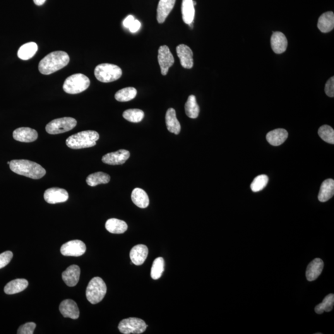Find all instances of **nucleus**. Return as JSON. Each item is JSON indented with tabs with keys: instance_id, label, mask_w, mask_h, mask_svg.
<instances>
[{
	"instance_id": "f257e3e1",
	"label": "nucleus",
	"mask_w": 334,
	"mask_h": 334,
	"mask_svg": "<svg viewBox=\"0 0 334 334\" xmlns=\"http://www.w3.org/2000/svg\"><path fill=\"white\" fill-rule=\"evenodd\" d=\"M69 62V57L66 52H53L41 60L38 64V70L42 74L49 75L64 68Z\"/></svg>"
},
{
	"instance_id": "f03ea898",
	"label": "nucleus",
	"mask_w": 334,
	"mask_h": 334,
	"mask_svg": "<svg viewBox=\"0 0 334 334\" xmlns=\"http://www.w3.org/2000/svg\"><path fill=\"white\" fill-rule=\"evenodd\" d=\"M9 165L12 172L32 179H42L46 174L42 166L28 160H13Z\"/></svg>"
},
{
	"instance_id": "7ed1b4c3",
	"label": "nucleus",
	"mask_w": 334,
	"mask_h": 334,
	"mask_svg": "<svg viewBox=\"0 0 334 334\" xmlns=\"http://www.w3.org/2000/svg\"><path fill=\"white\" fill-rule=\"evenodd\" d=\"M99 139V134L95 131H84L69 136L66 144L73 150L92 148L96 145Z\"/></svg>"
},
{
	"instance_id": "20e7f679",
	"label": "nucleus",
	"mask_w": 334,
	"mask_h": 334,
	"mask_svg": "<svg viewBox=\"0 0 334 334\" xmlns=\"http://www.w3.org/2000/svg\"><path fill=\"white\" fill-rule=\"evenodd\" d=\"M90 79L85 74L78 73L68 77L64 81L62 89L69 94H76L88 90L90 86Z\"/></svg>"
},
{
	"instance_id": "39448f33",
	"label": "nucleus",
	"mask_w": 334,
	"mask_h": 334,
	"mask_svg": "<svg viewBox=\"0 0 334 334\" xmlns=\"http://www.w3.org/2000/svg\"><path fill=\"white\" fill-rule=\"evenodd\" d=\"M107 290V285L102 278L93 277L88 285L86 297L91 304H97L105 297Z\"/></svg>"
},
{
	"instance_id": "423d86ee",
	"label": "nucleus",
	"mask_w": 334,
	"mask_h": 334,
	"mask_svg": "<svg viewBox=\"0 0 334 334\" xmlns=\"http://www.w3.org/2000/svg\"><path fill=\"white\" fill-rule=\"evenodd\" d=\"M95 78L102 83H111L121 78L122 70L119 66L110 63H103L96 66Z\"/></svg>"
},
{
	"instance_id": "0eeeda50",
	"label": "nucleus",
	"mask_w": 334,
	"mask_h": 334,
	"mask_svg": "<svg viewBox=\"0 0 334 334\" xmlns=\"http://www.w3.org/2000/svg\"><path fill=\"white\" fill-rule=\"evenodd\" d=\"M77 125V121L73 118L64 117L50 121L46 126V131L50 134H58L71 131Z\"/></svg>"
},
{
	"instance_id": "6e6552de",
	"label": "nucleus",
	"mask_w": 334,
	"mask_h": 334,
	"mask_svg": "<svg viewBox=\"0 0 334 334\" xmlns=\"http://www.w3.org/2000/svg\"><path fill=\"white\" fill-rule=\"evenodd\" d=\"M147 324L143 319L129 318L120 322L119 329L120 333L124 334L143 333L147 329Z\"/></svg>"
},
{
	"instance_id": "1a4fd4ad",
	"label": "nucleus",
	"mask_w": 334,
	"mask_h": 334,
	"mask_svg": "<svg viewBox=\"0 0 334 334\" xmlns=\"http://www.w3.org/2000/svg\"><path fill=\"white\" fill-rule=\"evenodd\" d=\"M158 61L160 65L161 74L163 76L167 75L169 68L175 62L174 57L167 45H163L158 49Z\"/></svg>"
},
{
	"instance_id": "9d476101",
	"label": "nucleus",
	"mask_w": 334,
	"mask_h": 334,
	"mask_svg": "<svg viewBox=\"0 0 334 334\" xmlns=\"http://www.w3.org/2000/svg\"><path fill=\"white\" fill-rule=\"evenodd\" d=\"M61 253L65 256L79 257L86 253V244L80 240H72L61 247Z\"/></svg>"
},
{
	"instance_id": "9b49d317",
	"label": "nucleus",
	"mask_w": 334,
	"mask_h": 334,
	"mask_svg": "<svg viewBox=\"0 0 334 334\" xmlns=\"http://www.w3.org/2000/svg\"><path fill=\"white\" fill-rule=\"evenodd\" d=\"M44 196L47 203L52 204L64 203L69 198L68 192L59 187H52L47 189Z\"/></svg>"
},
{
	"instance_id": "f8f14e48",
	"label": "nucleus",
	"mask_w": 334,
	"mask_h": 334,
	"mask_svg": "<svg viewBox=\"0 0 334 334\" xmlns=\"http://www.w3.org/2000/svg\"><path fill=\"white\" fill-rule=\"evenodd\" d=\"M130 157V153L128 151L120 150L117 152H110L103 155L102 162L110 165H119L124 164Z\"/></svg>"
},
{
	"instance_id": "ddd939ff",
	"label": "nucleus",
	"mask_w": 334,
	"mask_h": 334,
	"mask_svg": "<svg viewBox=\"0 0 334 334\" xmlns=\"http://www.w3.org/2000/svg\"><path fill=\"white\" fill-rule=\"evenodd\" d=\"M177 53L182 67L186 69L193 68V52L190 48L186 45L180 44L177 47Z\"/></svg>"
},
{
	"instance_id": "4468645a",
	"label": "nucleus",
	"mask_w": 334,
	"mask_h": 334,
	"mask_svg": "<svg viewBox=\"0 0 334 334\" xmlns=\"http://www.w3.org/2000/svg\"><path fill=\"white\" fill-rule=\"evenodd\" d=\"M13 136L15 140L22 143H32L38 138L37 131L28 127H22L15 129Z\"/></svg>"
},
{
	"instance_id": "2eb2a0df",
	"label": "nucleus",
	"mask_w": 334,
	"mask_h": 334,
	"mask_svg": "<svg viewBox=\"0 0 334 334\" xmlns=\"http://www.w3.org/2000/svg\"><path fill=\"white\" fill-rule=\"evenodd\" d=\"M59 308L60 312L64 318L76 319L79 317L78 305L73 300H64L60 304Z\"/></svg>"
},
{
	"instance_id": "dca6fc26",
	"label": "nucleus",
	"mask_w": 334,
	"mask_h": 334,
	"mask_svg": "<svg viewBox=\"0 0 334 334\" xmlns=\"http://www.w3.org/2000/svg\"><path fill=\"white\" fill-rule=\"evenodd\" d=\"M81 270L78 266L72 265L62 273V278L64 283L69 287H74L77 284L80 277Z\"/></svg>"
},
{
	"instance_id": "f3484780",
	"label": "nucleus",
	"mask_w": 334,
	"mask_h": 334,
	"mask_svg": "<svg viewBox=\"0 0 334 334\" xmlns=\"http://www.w3.org/2000/svg\"><path fill=\"white\" fill-rule=\"evenodd\" d=\"M149 250L146 245L138 244L131 249L129 256L132 263L136 266H141L148 258Z\"/></svg>"
},
{
	"instance_id": "a211bd4d",
	"label": "nucleus",
	"mask_w": 334,
	"mask_h": 334,
	"mask_svg": "<svg viewBox=\"0 0 334 334\" xmlns=\"http://www.w3.org/2000/svg\"><path fill=\"white\" fill-rule=\"evenodd\" d=\"M271 48L275 54H281L287 50L288 40L282 32H275L271 37Z\"/></svg>"
},
{
	"instance_id": "6ab92c4d",
	"label": "nucleus",
	"mask_w": 334,
	"mask_h": 334,
	"mask_svg": "<svg viewBox=\"0 0 334 334\" xmlns=\"http://www.w3.org/2000/svg\"><path fill=\"white\" fill-rule=\"evenodd\" d=\"M175 2L176 0H160L157 9V20L158 23L165 22L174 8Z\"/></svg>"
},
{
	"instance_id": "aec40b11",
	"label": "nucleus",
	"mask_w": 334,
	"mask_h": 334,
	"mask_svg": "<svg viewBox=\"0 0 334 334\" xmlns=\"http://www.w3.org/2000/svg\"><path fill=\"white\" fill-rule=\"evenodd\" d=\"M324 263L322 259L316 258L309 263L306 272L307 280L309 282L315 280L323 270Z\"/></svg>"
},
{
	"instance_id": "412c9836",
	"label": "nucleus",
	"mask_w": 334,
	"mask_h": 334,
	"mask_svg": "<svg viewBox=\"0 0 334 334\" xmlns=\"http://www.w3.org/2000/svg\"><path fill=\"white\" fill-rule=\"evenodd\" d=\"M166 125L170 133L179 134L181 131V125L178 120L176 112L174 109L170 108L167 110L165 115Z\"/></svg>"
},
{
	"instance_id": "4be33fe9",
	"label": "nucleus",
	"mask_w": 334,
	"mask_h": 334,
	"mask_svg": "<svg viewBox=\"0 0 334 334\" xmlns=\"http://www.w3.org/2000/svg\"><path fill=\"white\" fill-rule=\"evenodd\" d=\"M288 134L284 129H276L269 132L266 136L267 141L271 145L278 146L287 140Z\"/></svg>"
},
{
	"instance_id": "5701e85b",
	"label": "nucleus",
	"mask_w": 334,
	"mask_h": 334,
	"mask_svg": "<svg viewBox=\"0 0 334 334\" xmlns=\"http://www.w3.org/2000/svg\"><path fill=\"white\" fill-rule=\"evenodd\" d=\"M318 28L323 33H328L334 30V14L333 12H326L319 17Z\"/></svg>"
},
{
	"instance_id": "b1692460",
	"label": "nucleus",
	"mask_w": 334,
	"mask_h": 334,
	"mask_svg": "<svg viewBox=\"0 0 334 334\" xmlns=\"http://www.w3.org/2000/svg\"><path fill=\"white\" fill-rule=\"evenodd\" d=\"M182 20L185 24L189 25L193 23L195 15L193 0H182Z\"/></svg>"
},
{
	"instance_id": "393cba45",
	"label": "nucleus",
	"mask_w": 334,
	"mask_h": 334,
	"mask_svg": "<svg viewBox=\"0 0 334 334\" xmlns=\"http://www.w3.org/2000/svg\"><path fill=\"white\" fill-rule=\"evenodd\" d=\"M28 285L27 280L25 278H18L7 283L4 288V293L8 295L18 294L26 289Z\"/></svg>"
},
{
	"instance_id": "a878e982",
	"label": "nucleus",
	"mask_w": 334,
	"mask_h": 334,
	"mask_svg": "<svg viewBox=\"0 0 334 334\" xmlns=\"http://www.w3.org/2000/svg\"><path fill=\"white\" fill-rule=\"evenodd\" d=\"M334 194V181L333 179H328L322 183L318 194L319 201L324 203L333 198Z\"/></svg>"
},
{
	"instance_id": "bb28decb",
	"label": "nucleus",
	"mask_w": 334,
	"mask_h": 334,
	"mask_svg": "<svg viewBox=\"0 0 334 334\" xmlns=\"http://www.w3.org/2000/svg\"><path fill=\"white\" fill-rule=\"evenodd\" d=\"M131 199L133 203L139 208L145 209L150 204V199L145 191L137 187L131 194Z\"/></svg>"
},
{
	"instance_id": "cd10ccee",
	"label": "nucleus",
	"mask_w": 334,
	"mask_h": 334,
	"mask_svg": "<svg viewBox=\"0 0 334 334\" xmlns=\"http://www.w3.org/2000/svg\"><path fill=\"white\" fill-rule=\"evenodd\" d=\"M105 228L108 232L112 234H121L128 229V225L123 220L117 218H110L105 223Z\"/></svg>"
},
{
	"instance_id": "c85d7f7f",
	"label": "nucleus",
	"mask_w": 334,
	"mask_h": 334,
	"mask_svg": "<svg viewBox=\"0 0 334 334\" xmlns=\"http://www.w3.org/2000/svg\"><path fill=\"white\" fill-rule=\"evenodd\" d=\"M38 50L37 44L35 42H29L19 48L18 56L23 60H28L34 56Z\"/></svg>"
},
{
	"instance_id": "c756f323",
	"label": "nucleus",
	"mask_w": 334,
	"mask_h": 334,
	"mask_svg": "<svg viewBox=\"0 0 334 334\" xmlns=\"http://www.w3.org/2000/svg\"><path fill=\"white\" fill-rule=\"evenodd\" d=\"M184 109L187 116L190 119H195L198 117L200 110L195 96L193 95L189 96L185 103Z\"/></svg>"
},
{
	"instance_id": "7c9ffc66",
	"label": "nucleus",
	"mask_w": 334,
	"mask_h": 334,
	"mask_svg": "<svg viewBox=\"0 0 334 334\" xmlns=\"http://www.w3.org/2000/svg\"><path fill=\"white\" fill-rule=\"evenodd\" d=\"M110 181L109 175L102 172L94 173V174L89 175L86 179L89 186H95L100 184H107Z\"/></svg>"
},
{
	"instance_id": "2f4dec72",
	"label": "nucleus",
	"mask_w": 334,
	"mask_h": 334,
	"mask_svg": "<svg viewBox=\"0 0 334 334\" xmlns=\"http://www.w3.org/2000/svg\"><path fill=\"white\" fill-rule=\"evenodd\" d=\"M137 95V90L135 88L129 87L122 89L115 93V98L120 102H128L134 99Z\"/></svg>"
},
{
	"instance_id": "473e14b6",
	"label": "nucleus",
	"mask_w": 334,
	"mask_h": 334,
	"mask_svg": "<svg viewBox=\"0 0 334 334\" xmlns=\"http://www.w3.org/2000/svg\"><path fill=\"white\" fill-rule=\"evenodd\" d=\"M165 262L164 259L161 257L156 258L153 261L152 268H151V277L153 280H157L162 276L164 271Z\"/></svg>"
},
{
	"instance_id": "72a5a7b5",
	"label": "nucleus",
	"mask_w": 334,
	"mask_h": 334,
	"mask_svg": "<svg viewBox=\"0 0 334 334\" xmlns=\"http://www.w3.org/2000/svg\"><path fill=\"white\" fill-rule=\"evenodd\" d=\"M122 117L129 122H139L143 120L144 113L143 110L139 109H128L123 112Z\"/></svg>"
},
{
	"instance_id": "f704fd0d",
	"label": "nucleus",
	"mask_w": 334,
	"mask_h": 334,
	"mask_svg": "<svg viewBox=\"0 0 334 334\" xmlns=\"http://www.w3.org/2000/svg\"><path fill=\"white\" fill-rule=\"evenodd\" d=\"M334 304V295L330 294L328 295L324 299L321 304L316 306L315 312L317 314H323L324 311L330 312L333 310Z\"/></svg>"
},
{
	"instance_id": "c9c22d12",
	"label": "nucleus",
	"mask_w": 334,
	"mask_h": 334,
	"mask_svg": "<svg viewBox=\"0 0 334 334\" xmlns=\"http://www.w3.org/2000/svg\"><path fill=\"white\" fill-rule=\"evenodd\" d=\"M318 134L320 138L326 143L334 144V131L330 126L324 125L320 127L318 130Z\"/></svg>"
},
{
	"instance_id": "e433bc0d",
	"label": "nucleus",
	"mask_w": 334,
	"mask_h": 334,
	"mask_svg": "<svg viewBox=\"0 0 334 334\" xmlns=\"http://www.w3.org/2000/svg\"><path fill=\"white\" fill-rule=\"evenodd\" d=\"M269 178L266 175H259L254 179L251 184V190L256 193L263 190L268 184Z\"/></svg>"
},
{
	"instance_id": "4c0bfd02",
	"label": "nucleus",
	"mask_w": 334,
	"mask_h": 334,
	"mask_svg": "<svg viewBox=\"0 0 334 334\" xmlns=\"http://www.w3.org/2000/svg\"><path fill=\"white\" fill-rule=\"evenodd\" d=\"M13 254L11 251H5L0 254V269L4 268L10 263L13 258Z\"/></svg>"
},
{
	"instance_id": "58836bf2",
	"label": "nucleus",
	"mask_w": 334,
	"mask_h": 334,
	"mask_svg": "<svg viewBox=\"0 0 334 334\" xmlns=\"http://www.w3.org/2000/svg\"><path fill=\"white\" fill-rule=\"evenodd\" d=\"M36 328L34 323H28L21 326L18 331V334H33Z\"/></svg>"
},
{
	"instance_id": "ea45409f",
	"label": "nucleus",
	"mask_w": 334,
	"mask_h": 334,
	"mask_svg": "<svg viewBox=\"0 0 334 334\" xmlns=\"http://www.w3.org/2000/svg\"><path fill=\"white\" fill-rule=\"evenodd\" d=\"M326 94L329 97H334V78L331 77L326 84L325 86Z\"/></svg>"
},
{
	"instance_id": "a19ab883",
	"label": "nucleus",
	"mask_w": 334,
	"mask_h": 334,
	"mask_svg": "<svg viewBox=\"0 0 334 334\" xmlns=\"http://www.w3.org/2000/svg\"><path fill=\"white\" fill-rule=\"evenodd\" d=\"M141 23L139 22L138 20L134 19L133 23L131 24L130 27L129 28V30H130V32L132 33H135L138 32V31L139 30V29L141 28Z\"/></svg>"
},
{
	"instance_id": "79ce46f5",
	"label": "nucleus",
	"mask_w": 334,
	"mask_h": 334,
	"mask_svg": "<svg viewBox=\"0 0 334 334\" xmlns=\"http://www.w3.org/2000/svg\"><path fill=\"white\" fill-rule=\"evenodd\" d=\"M134 19H134V16H133L129 15L127 16L123 21V22H122V25H123L124 28L129 29V28L130 27L131 24L133 23Z\"/></svg>"
},
{
	"instance_id": "37998d69",
	"label": "nucleus",
	"mask_w": 334,
	"mask_h": 334,
	"mask_svg": "<svg viewBox=\"0 0 334 334\" xmlns=\"http://www.w3.org/2000/svg\"><path fill=\"white\" fill-rule=\"evenodd\" d=\"M46 0H33V2L37 6H42L45 3Z\"/></svg>"
},
{
	"instance_id": "c03bdc74",
	"label": "nucleus",
	"mask_w": 334,
	"mask_h": 334,
	"mask_svg": "<svg viewBox=\"0 0 334 334\" xmlns=\"http://www.w3.org/2000/svg\"><path fill=\"white\" fill-rule=\"evenodd\" d=\"M8 163V165H9V164H10V162H8V163Z\"/></svg>"
}]
</instances>
